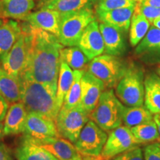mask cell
<instances>
[{
    "label": "cell",
    "mask_w": 160,
    "mask_h": 160,
    "mask_svg": "<svg viewBox=\"0 0 160 160\" xmlns=\"http://www.w3.org/2000/svg\"><path fill=\"white\" fill-rule=\"evenodd\" d=\"M82 160H105L102 156L93 157V156H82Z\"/></svg>",
    "instance_id": "cell-39"
},
{
    "label": "cell",
    "mask_w": 160,
    "mask_h": 160,
    "mask_svg": "<svg viewBox=\"0 0 160 160\" xmlns=\"http://www.w3.org/2000/svg\"><path fill=\"white\" fill-rule=\"evenodd\" d=\"M28 27L22 28L21 35L7 53L1 57V67L9 74L19 78L27 61L30 46Z\"/></svg>",
    "instance_id": "cell-8"
},
{
    "label": "cell",
    "mask_w": 160,
    "mask_h": 160,
    "mask_svg": "<svg viewBox=\"0 0 160 160\" xmlns=\"http://www.w3.org/2000/svg\"><path fill=\"white\" fill-rule=\"evenodd\" d=\"M157 74L158 75H159V77H160V67H159V68H157Z\"/></svg>",
    "instance_id": "cell-43"
},
{
    "label": "cell",
    "mask_w": 160,
    "mask_h": 160,
    "mask_svg": "<svg viewBox=\"0 0 160 160\" xmlns=\"http://www.w3.org/2000/svg\"><path fill=\"white\" fill-rule=\"evenodd\" d=\"M0 95L8 102L20 100V79L9 74L0 67Z\"/></svg>",
    "instance_id": "cell-23"
},
{
    "label": "cell",
    "mask_w": 160,
    "mask_h": 160,
    "mask_svg": "<svg viewBox=\"0 0 160 160\" xmlns=\"http://www.w3.org/2000/svg\"><path fill=\"white\" fill-rule=\"evenodd\" d=\"M0 160H15L11 150L2 142H0Z\"/></svg>",
    "instance_id": "cell-36"
},
{
    "label": "cell",
    "mask_w": 160,
    "mask_h": 160,
    "mask_svg": "<svg viewBox=\"0 0 160 160\" xmlns=\"http://www.w3.org/2000/svg\"><path fill=\"white\" fill-rule=\"evenodd\" d=\"M152 25L153 26H155L156 28H157L160 29V19H155L154 21L152 22Z\"/></svg>",
    "instance_id": "cell-41"
},
{
    "label": "cell",
    "mask_w": 160,
    "mask_h": 160,
    "mask_svg": "<svg viewBox=\"0 0 160 160\" xmlns=\"http://www.w3.org/2000/svg\"><path fill=\"white\" fill-rule=\"evenodd\" d=\"M22 133L24 136L39 139L59 137L54 121L33 112H28Z\"/></svg>",
    "instance_id": "cell-14"
},
{
    "label": "cell",
    "mask_w": 160,
    "mask_h": 160,
    "mask_svg": "<svg viewBox=\"0 0 160 160\" xmlns=\"http://www.w3.org/2000/svg\"><path fill=\"white\" fill-rule=\"evenodd\" d=\"M22 142L43 148L59 160H82V156L77 151L74 145L69 140L60 137L39 139L24 136Z\"/></svg>",
    "instance_id": "cell-10"
},
{
    "label": "cell",
    "mask_w": 160,
    "mask_h": 160,
    "mask_svg": "<svg viewBox=\"0 0 160 160\" xmlns=\"http://www.w3.org/2000/svg\"><path fill=\"white\" fill-rule=\"evenodd\" d=\"M8 108V102L2 96L0 95V122H2L5 119Z\"/></svg>",
    "instance_id": "cell-37"
},
{
    "label": "cell",
    "mask_w": 160,
    "mask_h": 160,
    "mask_svg": "<svg viewBox=\"0 0 160 160\" xmlns=\"http://www.w3.org/2000/svg\"><path fill=\"white\" fill-rule=\"evenodd\" d=\"M159 142H160V138H159Z\"/></svg>",
    "instance_id": "cell-44"
},
{
    "label": "cell",
    "mask_w": 160,
    "mask_h": 160,
    "mask_svg": "<svg viewBox=\"0 0 160 160\" xmlns=\"http://www.w3.org/2000/svg\"><path fill=\"white\" fill-rule=\"evenodd\" d=\"M153 120V114L145 106L124 107L122 112V124L130 128Z\"/></svg>",
    "instance_id": "cell-25"
},
{
    "label": "cell",
    "mask_w": 160,
    "mask_h": 160,
    "mask_svg": "<svg viewBox=\"0 0 160 160\" xmlns=\"http://www.w3.org/2000/svg\"><path fill=\"white\" fill-rule=\"evenodd\" d=\"M97 19L93 8L60 13L59 42L64 47L77 46L80 37L90 23Z\"/></svg>",
    "instance_id": "cell-5"
},
{
    "label": "cell",
    "mask_w": 160,
    "mask_h": 160,
    "mask_svg": "<svg viewBox=\"0 0 160 160\" xmlns=\"http://www.w3.org/2000/svg\"><path fill=\"white\" fill-rule=\"evenodd\" d=\"M144 160H160V142L159 139L148 143L143 149Z\"/></svg>",
    "instance_id": "cell-35"
},
{
    "label": "cell",
    "mask_w": 160,
    "mask_h": 160,
    "mask_svg": "<svg viewBox=\"0 0 160 160\" xmlns=\"http://www.w3.org/2000/svg\"><path fill=\"white\" fill-rule=\"evenodd\" d=\"M105 89V86L101 80L85 71L81 79L80 105L90 113L94 109L100 96Z\"/></svg>",
    "instance_id": "cell-13"
},
{
    "label": "cell",
    "mask_w": 160,
    "mask_h": 160,
    "mask_svg": "<svg viewBox=\"0 0 160 160\" xmlns=\"http://www.w3.org/2000/svg\"><path fill=\"white\" fill-rule=\"evenodd\" d=\"M144 106L153 115L160 113V77L157 73L146 75L144 81Z\"/></svg>",
    "instance_id": "cell-20"
},
{
    "label": "cell",
    "mask_w": 160,
    "mask_h": 160,
    "mask_svg": "<svg viewBox=\"0 0 160 160\" xmlns=\"http://www.w3.org/2000/svg\"><path fill=\"white\" fill-rule=\"evenodd\" d=\"M124 107L113 89H105L89 118L104 131L110 132L122 125Z\"/></svg>",
    "instance_id": "cell-3"
},
{
    "label": "cell",
    "mask_w": 160,
    "mask_h": 160,
    "mask_svg": "<svg viewBox=\"0 0 160 160\" xmlns=\"http://www.w3.org/2000/svg\"><path fill=\"white\" fill-rule=\"evenodd\" d=\"M153 120H154L156 124H157L158 131H159V133L160 136V113L153 115Z\"/></svg>",
    "instance_id": "cell-40"
},
{
    "label": "cell",
    "mask_w": 160,
    "mask_h": 160,
    "mask_svg": "<svg viewBox=\"0 0 160 160\" xmlns=\"http://www.w3.org/2000/svg\"><path fill=\"white\" fill-rule=\"evenodd\" d=\"M20 100L28 112H33L55 122L60 108L57 95L42 84L19 78Z\"/></svg>",
    "instance_id": "cell-2"
},
{
    "label": "cell",
    "mask_w": 160,
    "mask_h": 160,
    "mask_svg": "<svg viewBox=\"0 0 160 160\" xmlns=\"http://www.w3.org/2000/svg\"><path fill=\"white\" fill-rule=\"evenodd\" d=\"M96 3L97 0H41L39 8L53 10L62 13L93 8Z\"/></svg>",
    "instance_id": "cell-22"
},
{
    "label": "cell",
    "mask_w": 160,
    "mask_h": 160,
    "mask_svg": "<svg viewBox=\"0 0 160 160\" xmlns=\"http://www.w3.org/2000/svg\"><path fill=\"white\" fill-rule=\"evenodd\" d=\"M130 27V42L133 47H135L147 34L151 27V22L142 14L134 11Z\"/></svg>",
    "instance_id": "cell-27"
},
{
    "label": "cell",
    "mask_w": 160,
    "mask_h": 160,
    "mask_svg": "<svg viewBox=\"0 0 160 160\" xmlns=\"http://www.w3.org/2000/svg\"><path fill=\"white\" fill-rule=\"evenodd\" d=\"M111 160H144L143 151L139 146H136L116 156Z\"/></svg>",
    "instance_id": "cell-33"
},
{
    "label": "cell",
    "mask_w": 160,
    "mask_h": 160,
    "mask_svg": "<svg viewBox=\"0 0 160 160\" xmlns=\"http://www.w3.org/2000/svg\"><path fill=\"white\" fill-rule=\"evenodd\" d=\"M135 11L139 12L145 18H147L151 24L155 19H160V8L149 7V6L137 4L135 7Z\"/></svg>",
    "instance_id": "cell-34"
},
{
    "label": "cell",
    "mask_w": 160,
    "mask_h": 160,
    "mask_svg": "<svg viewBox=\"0 0 160 160\" xmlns=\"http://www.w3.org/2000/svg\"><path fill=\"white\" fill-rule=\"evenodd\" d=\"M99 24L97 20L90 23L82 34L77 45L90 61L102 55L105 51L103 38Z\"/></svg>",
    "instance_id": "cell-12"
},
{
    "label": "cell",
    "mask_w": 160,
    "mask_h": 160,
    "mask_svg": "<svg viewBox=\"0 0 160 160\" xmlns=\"http://www.w3.org/2000/svg\"><path fill=\"white\" fill-rule=\"evenodd\" d=\"M4 136V133H3V124L2 122H0V139L2 138Z\"/></svg>",
    "instance_id": "cell-42"
},
{
    "label": "cell",
    "mask_w": 160,
    "mask_h": 160,
    "mask_svg": "<svg viewBox=\"0 0 160 160\" xmlns=\"http://www.w3.org/2000/svg\"><path fill=\"white\" fill-rule=\"evenodd\" d=\"M14 156L17 160H59L43 148L25 142L16 148Z\"/></svg>",
    "instance_id": "cell-24"
},
{
    "label": "cell",
    "mask_w": 160,
    "mask_h": 160,
    "mask_svg": "<svg viewBox=\"0 0 160 160\" xmlns=\"http://www.w3.org/2000/svg\"><path fill=\"white\" fill-rule=\"evenodd\" d=\"M131 131L140 145L153 142L160 138L154 120L131 128Z\"/></svg>",
    "instance_id": "cell-30"
},
{
    "label": "cell",
    "mask_w": 160,
    "mask_h": 160,
    "mask_svg": "<svg viewBox=\"0 0 160 160\" xmlns=\"http://www.w3.org/2000/svg\"><path fill=\"white\" fill-rule=\"evenodd\" d=\"M138 0H97L95 9L101 11L136 6Z\"/></svg>",
    "instance_id": "cell-32"
},
{
    "label": "cell",
    "mask_w": 160,
    "mask_h": 160,
    "mask_svg": "<svg viewBox=\"0 0 160 160\" xmlns=\"http://www.w3.org/2000/svg\"><path fill=\"white\" fill-rule=\"evenodd\" d=\"M99 30L103 38L105 54L121 57L126 51V45L122 32L115 28L99 23Z\"/></svg>",
    "instance_id": "cell-18"
},
{
    "label": "cell",
    "mask_w": 160,
    "mask_h": 160,
    "mask_svg": "<svg viewBox=\"0 0 160 160\" xmlns=\"http://www.w3.org/2000/svg\"><path fill=\"white\" fill-rule=\"evenodd\" d=\"M136 6L101 11L95 9L96 17L100 22L115 28L122 33L128 32L131 25V17L135 11Z\"/></svg>",
    "instance_id": "cell-15"
},
{
    "label": "cell",
    "mask_w": 160,
    "mask_h": 160,
    "mask_svg": "<svg viewBox=\"0 0 160 160\" xmlns=\"http://www.w3.org/2000/svg\"><path fill=\"white\" fill-rule=\"evenodd\" d=\"M127 67L119 57L102 54L90 61L88 71L101 80L106 89H113L125 74Z\"/></svg>",
    "instance_id": "cell-6"
},
{
    "label": "cell",
    "mask_w": 160,
    "mask_h": 160,
    "mask_svg": "<svg viewBox=\"0 0 160 160\" xmlns=\"http://www.w3.org/2000/svg\"><path fill=\"white\" fill-rule=\"evenodd\" d=\"M34 6L33 0H0V19L25 20Z\"/></svg>",
    "instance_id": "cell-19"
},
{
    "label": "cell",
    "mask_w": 160,
    "mask_h": 160,
    "mask_svg": "<svg viewBox=\"0 0 160 160\" xmlns=\"http://www.w3.org/2000/svg\"><path fill=\"white\" fill-rule=\"evenodd\" d=\"M137 4L149 7L160 8V0H138Z\"/></svg>",
    "instance_id": "cell-38"
},
{
    "label": "cell",
    "mask_w": 160,
    "mask_h": 160,
    "mask_svg": "<svg viewBox=\"0 0 160 160\" xmlns=\"http://www.w3.org/2000/svg\"><path fill=\"white\" fill-rule=\"evenodd\" d=\"M73 79V71L65 62L60 61L59 78L57 82V101L58 106L61 109L64 99L68 92Z\"/></svg>",
    "instance_id": "cell-29"
},
{
    "label": "cell",
    "mask_w": 160,
    "mask_h": 160,
    "mask_svg": "<svg viewBox=\"0 0 160 160\" xmlns=\"http://www.w3.org/2000/svg\"><path fill=\"white\" fill-rule=\"evenodd\" d=\"M30 46L21 77L42 84L57 95L60 67V51L64 46L58 38L42 29L28 25Z\"/></svg>",
    "instance_id": "cell-1"
},
{
    "label": "cell",
    "mask_w": 160,
    "mask_h": 160,
    "mask_svg": "<svg viewBox=\"0 0 160 160\" xmlns=\"http://www.w3.org/2000/svg\"><path fill=\"white\" fill-rule=\"evenodd\" d=\"M60 61L65 62L73 70H85L89 62L85 53L78 46L62 48L60 51Z\"/></svg>",
    "instance_id": "cell-28"
},
{
    "label": "cell",
    "mask_w": 160,
    "mask_h": 160,
    "mask_svg": "<svg viewBox=\"0 0 160 160\" xmlns=\"http://www.w3.org/2000/svg\"><path fill=\"white\" fill-rule=\"evenodd\" d=\"M32 27L42 29L52 33L58 38L59 34L60 13L51 9L40 8L34 13H31L25 18Z\"/></svg>",
    "instance_id": "cell-16"
},
{
    "label": "cell",
    "mask_w": 160,
    "mask_h": 160,
    "mask_svg": "<svg viewBox=\"0 0 160 160\" xmlns=\"http://www.w3.org/2000/svg\"><path fill=\"white\" fill-rule=\"evenodd\" d=\"M28 111L21 102H16L8 109L3 124L4 136L22 133Z\"/></svg>",
    "instance_id": "cell-17"
},
{
    "label": "cell",
    "mask_w": 160,
    "mask_h": 160,
    "mask_svg": "<svg viewBox=\"0 0 160 160\" xmlns=\"http://www.w3.org/2000/svg\"><path fill=\"white\" fill-rule=\"evenodd\" d=\"M89 114L80 104L69 108L62 107L55 120L59 137L74 144L84 126L89 121Z\"/></svg>",
    "instance_id": "cell-7"
},
{
    "label": "cell",
    "mask_w": 160,
    "mask_h": 160,
    "mask_svg": "<svg viewBox=\"0 0 160 160\" xmlns=\"http://www.w3.org/2000/svg\"><path fill=\"white\" fill-rule=\"evenodd\" d=\"M108 136L107 132L89 119L73 145L82 156L98 157L101 155Z\"/></svg>",
    "instance_id": "cell-9"
},
{
    "label": "cell",
    "mask_w": 160,
    "mask_h": 160,
    "mask_svg": "<svg viewBox=\"0 0 160 160\" xmlns=\"http://www.w3.org/2000/svg\"><path fill=\"white\" fill-rule=\"evenodd\" d=\"M144 71L135 64L128 65L125 74L115 87V94L124 105H144Z\"/></svg>",
    "instance_id": "cell-4"
},
{
    "label": "cell",
    "mask_w": 160,
    "mask_h": 160,
    "mask_svg": "<svg viewBox=\"0 0 160 160\" xmlns=\"http://www.w3.org/2000/svg\"><path fill=\"white\" fill-rule=\"evenodd\" d=\"M22 32V28L17 21L0 19V57L11 48Z\"/></svg>",
    "instance_id": "cell-21"
},
{
    "label": "cell",
    "mask_w": 160,
    "mask_h": 160,
    "mask_svg": "<svg viewBox=\"0 0 160 160\" xmlns=\"http://www.w3.org/2000/svg\"><path fill=\"white\" fill-rule=\"evenodd\" d=\"M86 70H73V79L68 92L66 94L62 107L73 108L80 103L81 79Z\"/></svg>",
    "instance_id": "cell-31"
},
{
    "label": "cell",
    "mask_w": 160,
    "mask_h": 160,
    "mask_svg": "<svg viewBox=\"0 0 160 160\" xmlns=\"http://www.w3.org/2000/svg\"><path fill=\"white\" fill-rule=\"evenodd\" d=\"M135 54L160 55V29L153 25L150 28L145 37L137 45Z\"/></svg>",
    "instance_id": "cell-26"
},
{
    "label": "cell",
    "mask_w": 160,
    "mask_h": 160,
    "mask_svg": "<svg viewBox=\"0 0 160 160\" xmlns=\"http://www.w3.org/2000/svg\"><path fill=\"white\" fill-rule=\"evenodd\" d=\"M139 145L131 128L122 125L109 132L101 156L105 160H111L116 156Z\"/></svg>",
    "instance_id": "cell-11"
}]
</instances>
